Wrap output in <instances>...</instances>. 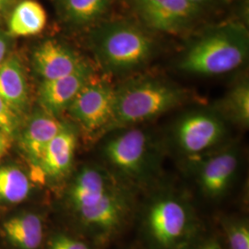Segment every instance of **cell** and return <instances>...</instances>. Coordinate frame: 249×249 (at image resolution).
Listing matches in <instances>:
<instances>
[{"label":"cell","mask_w":249,"mask_h":249,"mask_svg":"<svg viewBox=\"0 0 249 249\" xmlns=\"http://www.w3.org/2000/svg\"><path fill=\"white\" fill-rule=\"evenodd\" d=\"M214 107L227 122L243 127L249 124V82L248 77L237 80Z\"/></svg>","instance_id":"obj_18"},{"label":"cell","mask_w":249,"mask_h":249,"mask_svg":"<svg viewBox=\"0 0 249 249\" xmlns=\"http://www.w3.org/2000/svg\"><path fill=\"white\" fill-rule=\"evenodd\" d=\"M130 187L107 167L87 165L74 178L70 204L99 244L106 245L127 224L135 205Z\"/></svg>","instance_id":"obj_1"},{"label":"cell","mask_w":249,"mask_h":249,"mask_svg":"<svg viewBox=\"0 0 249 249\" xmlns=\"http://www.w3.org/2000/svg\"><path fill=\"white\" fill-rule=\"evenodd\" d=\"M91 45L107 77H130L146 68L157 53L152 32L126 19L102 21L93 30Z\"/></svg>","instance_id":"obj_2"},{"label":"cell","mask_w":249,"mask_h":249,"mask_svg":"<svg viewBox=\"0 0 249 249\" xmlns=\"http://www.w3.org/2000/svg\"><path fill=\"white\" fill-rule=\"evenodd\" d=\"M66 21L76 27H89L102 22L113 0H57Z\"/></svg>","instance_id":"obj_15"},{"label":"cell","mask_w":249,"mask_h":249,"mask_svg":"<svg viewBox=\"0 0 249 249\" xmlns=\"http://www.w3.org/2000/svg\"><path fill=\"white\" fill-rule=\"evenodd\" d=\"M49 249H89V248L82 241L59 234L54 236L51 241Z\"/></svg>","instance_id":"obj_23"},{"label":"cell","mask_w":249,"mask_h":249,"mask_svg":"<svg viewBox=\"0 0 249 249\" xmlns=\"http://www.w3.org/2000/svg\"><path fill=\"white\" fill-rule=\"evenodd\" d=\"M65 125L57 117L44 111L36 115L27 125L22 136V148L38 166L46 146Z\"/></svg>","instance_id":"obj_14"},{"label":"cell","mask_w":249,"mask_h":249,"mask_svg":"<svg viewBox=\"0 0 249 249\" xmlns=\"http://www.w3.org/2000/svg\"><path fill=\"white\" fill-rule=\"evenodd\" d=\"M226 123L214 107L190 108L175 120L172 139L178 151L195 160L223 142L227 135Z\"/></svg>","instance_id":"obj_7"},{"label":"cell","mask_w":249,"mask_h":249,"mask_svg":"<svg viewBox=\"0 0 249 249\" xmlns=\"http://www.w3.org/2000/svg\"><path fill=\"white\" fill-rule=\"evenodd\" d=\"M85 64L71 47L55 40H46L36 48L34 66L43 80L61 78L71 74Z\"/></svg>","instance_id":"obj_12"},{"label":"cell","mask_w":249,"mask_h":249,"mask_svg":"<svg viewBox=\"0 0 249 249\" xmlns=\"http://www.w3.org/2000/svg\"><path fill=\"white\" fill-rule=\"evenodd\" d=\"M10 138L0 131V160L8 153L10 148Z\"/></svg>","instance_id":"obj_24"},{"label":"cell","mask_w":249,"mask_h":249,"mask_svg":"<svg viewBox=\"0 0 249 249\" xmlns=\"http://www.w3.org/2000/svg\"><path fill=\"white\" fill-rule=\"evenodd\" d=\"M6 3H7V0H0V10L5 7Z\"/></svg>","instance_id":"obj_28"},{"label":"cell","mask_w":249,"mask_h":249,"mask_svg":"<svg viewBox=\"0 0 249 249\" xmlns=\"http://www.w3.org/2000/svg\"><path fill=\"white\" fill-rule=\"evenodd\" d=\"M94 76L87 63L71 74L54 80H43L39 88V101L45 112L57 116L71 105L80 89Z\"/></svg>","instance_id":"obj_11"},{"label":"cell","mask_w":249,"mask_h":249,"mask_svg":"<svg viewBox=\"0 0 249 249\" xmlns=\"http://www.w3.org/2000/svg\"><path fill=\"white\" fill-rule=\"evenodd\" d=\"M47 15L44 7L35 0H24L13 10L9 19V32L12 36L39 35L46 26Z\"/></svg>","instance_id":"obj_19"},{"label":"cell","mask_w":249,"mask_h":249,"mask_svg":"<svg viewBox=\"0 0 249 249\" xmlns=\"http://www.w3.org/2000/svg\"><path fill=\"white\" fill-rule=\"evenodd\" d=\"M3 229L9 240L19 249H37L43 240V224L36 214L15 216L4 223Z\"/></svg>","instance_id":"obj_17"},{"label":"cell","mask_w":249,"mask_h":249,"mask_svg":"<svg viewBox=\"0 0 249 249\" xmlns=\"http://www.w3.org/2000/svg\"><path fill=\"white\" fill-rule=\"evenodd\" d=\"M76 146L77 135L73 128L65 124L46 146L38 168L45 177L62 178L71 168Z\"/></svg>","instance_id":"obj_13"},{"label":"cell","mask_w":249,"mask_h":249,"mask_svg":"<svg viewBox=\"0 0 249 249\" xmlns=\"http://www.w3.org/2000/svg\"><path fill=\"white\" fill-rule=\"evenodd\" d=\"M31 183L26 175L17 167H0V201L15 204L26 199Z\"/></svg>","instance_id":"obj_20"},{"label":"cell","mask_w":249,"mask_h":249,"mask_svg":"<svg viewBox=\"0 0 249 249\" xmlns=\"http://www.w3.org/2000/svg\"><path fill=\"white\" fill-rule=\"evenodd\" d=\"M248 29L237 21L209 27L193 37L178 57V71L196 76H218L243 67L249 58Z\"/></svg>","instance_id":"obj_3"},{"label":"cell","mask_w":249,"mask_h":249,"mask_svg":"<svg viewBox=\"0 0 249 249\" xmlns=\"http://www.w3.org/2000/svg\"><path fill=\"white\" fill-rule=\"evenodd\" d=\"M187 98L186 89L163 77L136 74L124 78L115 85L111 131L153 120L180 107Z\"/></svg>","instance_id":"obj_4"},{"label":"cell","mask_w":249,"mask_h":249,"mask_svg":"<svg viewBox=\"0 0 249 249\" xmlns=\"http://www.w3.org/2000/svg\"><path fill=\"white\" fill-rule=\"evenodd\" d=\"M196 8L200 9L202 12L214 7L221 0H189Z\"/></svg>","instance_id":"obj_25"},{"label":"cell","mask_w":249,"mask_h":249,"mask_svg":"<svg viewBox=\"0 0 249 249\" xmlns=\"http://www.w3.org/2000/svg\"><path fill=\"white\" fill-rule=\"evenodd\" d=\"M223 228L229 249H249V227L246 220L225 219Z\"/></svg>","instance_id":"obj_21"},{"label":"cell","mask_w":249,"mask_h":249,"mask_svg":"<svg viewBox=\"0 0 249 249\" xmlns=\"http://www.w3.org/2000/svg\"><path fill=\"white\" fill-rule=\"evenodd\" d=\"M196 249H223L220 242L216 238H210L200 244Z\"/></svg>","instance_id":"obj_26"},{"label":"cell","mask_w":249,"mask_h":249,"mask_svg":"<svg viewBox=\"0 0 249 249\" xmlns=\"http://www.w3.org/2000/svg\"><path fill=\"white\" fill-rule=\"evenodd\" d=\"M6 49H7L6 43H5L4 39L0 36V63L4 60V57L6 54Z\"/></svg>","instance_id":"obj_27"},{"label":"cell","mask_w":249,"mask_h":249,"mask_svg":"<svg viewBox=\"0 0 249 249\" xmlns=\"http://www.w3.org/2000/svg\"><path fill=\"white\" fill-rule=\"evenodd\" d=\"M0 98L14 110L25 107L28 98L23 70L14 57L0 63Z\"/></svg>","instance_id":"obj_16"},{"label":"cell","mask_w":249,"mask_h":249,"mask_svg":"<svg viewBox=\"0 0 249 249\" xmlns=\"http://www.w3.org/2000/svg\"><path fill=\"white\" fill-rule=\"evenodd\" d=\"M18 126V119L15 110L0 98V131L11 138Z\"/></svg>","instance_id":"obj_22"},{"label":"cell","mask_w":249,"mask_h":249,"mask_svg":"<svg viewBox=\"0 0 249 249\" xmlns=\"http://www.w3.org/2000/svg\"><path fill=\"white\" fill-rule=\"evenodd\" d=\"M102 155L107 169L130 187L148 185L160 171V146L153 134L140 125L109 132Z\"/></svg>","instance_id":"obj_5"},{"label":"cell","mask_w":249,"mask_h":249,"mask_svg":"<svg viewBox=\"0 0 249 249\" xmlns=\"http://www.w3.org/2000/svg\"><path fill=\"white\" fill-rule=\"evenodd\" d=\"M142 231L151 249H187L197 231L194 209L178 193H158L145 207Z\"/></svg>","instance_id":"obj_6"},{"label":"cell","mask_w":249,"mask_h":249,"mask_svg":"<svg viewBox=\"0 0 249 249\" xmlns=\"http://www.w3.org/2000/svg\"><path fill=\"white\" fill-rule=\"evenodd\" d=\"M72 118L90 135L111 131L115 111V85L93 76L68 108Z\"/></svg>","instance_id":"obj_8"},{"label":"cell","mask_w":249,"mask_h":249,"mask_svg":"<svg viewBox=\"0 0 249 249\" xmlns=\"http://www.w3.org/2000/svg\"><path fill=\"white\" fill-rule=\"evenodd\" d=\"M138 22L152 33L181 35L191 31L202 11L189 0H126Z\"/></svg>","instance_id":"obj_9"},{"label":"cell","mask_w":249,"mask_h":249,"mask_svg":"<svg viewBox=\"0 0 249 249\" xmlns=\"http://www.w3.org/2000/svg\"><path fill=\"white\" fill-rule=\"evenodd\" d=\"M196 182L205 196L212 199L223 196L231 187L239 168V151L227 147L212 151L193 160Z\"/></svg>","instance_id":"obj_10"}]
</instances>
